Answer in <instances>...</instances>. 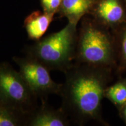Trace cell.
I'll use <instances>...</instances> for the list:
<instances>
[{"label": "cell", "mask_w": 126, "mask_h": 126, "mask_svg": "<svg viewBox=\"0 0 126 126\" xmlns=\"http://www.w3.org/2000/svg\"><path fill=\"white\" fill-rule=\"evenodd\" d=\"M112 68L74 64L64 72L65 80L59 96L61 108L79 125L94 120L105 124L102 102L112 78Z\"/></svg>", "instance_id": "1"}, {"label": "cell", "mask_w": 126, "mask_h": 126, "mask_svg": "<svg viewBox=\"0 0 126 126\" xmlns=\"http://www.w3.org/2000/svg\"><path fill=\"white\" fill-rule=\"evenodd\" d=\"M74 63L115 68L117 46L114 34L92 16L81 20Z\"/></svg>", "instance_id": "2"}, {"label": "cell", "mask_w": 126, "mask_h": 126, "mask_svg": "<svg viewBox=\"0 0 126 126\" xmlns=\"http://www.w3.org/2000/svg\"><path fill=\"white\" fill-rule=\"evenodd\" d=\"M77 25L68 22L61 31L36 41L26 47V56L37 60L50 71L65 72L75 62Z\"/></svg>", "instance_id": "3"}, {"label": "cell", "mask_w": 126, "mask_h": 126, "mask_svg": "<svg viewBox=\"0 0 126 126\" xmlns=\"http://www.w3.org/2000/svg\"><path fill=\"white\" fill-rule=\"evenodd\" d=\"M36 97L19 72L0 64V103L29 116L37 109Z\"/></svg>", "instance_id": "4"}, {"label": "cell", "mask_w": 126, "mask_h": 126, "mask_svg": "<svg viewBox=\"0 0 126 126\" xmlns=\"http://www.w3.org/2000/svg\"><path fill=\"white\" fill-rule=\"evenodd\" d=\"M13 60L18 65L19 73L36 97L43 98L48 94H60L62 84L52 79L50 70L43 64L29 57H14Z\"/></svg>", "instance_id": "5"}, {"label": "cell", "mask_w": 126, "mask_h": 126, "mask_svg": "<svg viewBox=\"0 0 126 126\" xmlns=\"http://www.w3.org/2000/svg\"><path fill=\"white\" fill-rule=\"evenodd\" d=\"M91 16L114 33L126 22L124 0H97Z\"/></svg>", "instance_id": "6"}, {"label": "cell", "mask_w": 126, "mask_h": 126, "mask_svg": "<svg viewBox=\"0 0 126 126\" xmlns=\"http://www.w3.org/2000/svg\"><path fill=\"white\" fill-rule=\"evenodd\" d=\"M70 125L68 116L60 108L55 109L47 105L42 98L39 109L28 116L26 126H67Z\"/></svg>", "instance_id": "7"}, {"label": "cell", "mask_w": 126, "mask_h": 126, "mask_svg": "<svg viewBox=\"0 0 126 126\" xmlns=\"http://www.w3.org/2000/svg\"><path fill=\"white\" fill-rule=\"evenodd\" d=\"M97 0H63L57 14L68 22L78 25L85 16L89 15Z\"/></svg>", "instance_id": "8"}, {"label": "cell", "mask_w": 126, "mask_h": 126, "mask_svg": "<svg viewBox=\"0 0 126 126\" xmlns=\"http://www.w3.org/2000/svg\"><path fill=\"white\" fill-rule=\"evenodd\" d=\"M54 15L35 11L27 16L24 27L30 40L38 41L42 39L53 20Z\"/></svg>", "instance_id": "9"}, {"label": "cell", "mask_w": 126, "mask_h": 126, "mask_svg": "<svg viewBox=\"0 0 126 126\" xmlns=\"http://www.w3.org/2000/svg\"><path fill=\"white\" fill-rule=\"evenodd\" d=\"M105 97L118 109L126 103V77L120 79L106 89Z\"/></svg>", "instance_id": "10"}, {"label": "cell", "mask_w": 126, "mask_h": 126, "mask_svg": "<svg viewBox=\"0 0 126 126\" xmlns=\"http://www.w3.org/2000/svg\"><path fill=\"white\" fill-rule=\"evenodd\" d=\"M28 116L0 103V126H26Z\"/></svg>", "instance_id": "11"}, {"label": "cell", "mask_w": 126, "mask_h": 126, "mask_svg": "<svg viewBox=\"0 0 126 126\" xmlns=\"http://www.w3.org/2000/svg\"><path fill=\"white\" fill-rule=\"evenodd\" d=\"M116 39L117 54V72H126V22L113 33Z\"/></svg>", "instance_id": "12"}, {"label": "cell", "mask_w": 126, "mask_h": 126, "mask_svg": "<svg viewBox=\"0 0 126 126\" xmlns=\"http://www.w3.org/2000/svg\"><path fill=\"white\" fill-rule=\"evenodd\" d=\"M63 0H40L43 11L55 15L57 14Z\"/></svg>", "instance_id": "13"}, {"label": "cell", "mask_w": 126, "mask_h": 126, "mask_svg": "<svg viewBox=\"0 0 126 126\" xmlns=\"http://www.w3.org/2000/svg\"><path fill=\"white\" fill-rule=\"evenodd\" d=\"M118 110H119L120 116L126 124V103L118 109Z\"/></svg>", "instance_id": "14"}, {"label": "cell", "mask_w": 126, "mask_h": 126, "mask_svg": "<svg viewBox=\"0 0 126 126\" xmlns=\"http://www.w3.org/2000/svg\"><path fill=\"white\" fill-rule=\"evenodd\" d=\"M124 2H125V3H126V0H124Z\"/></svg>", "instance_id": "15"}]
</instances>
